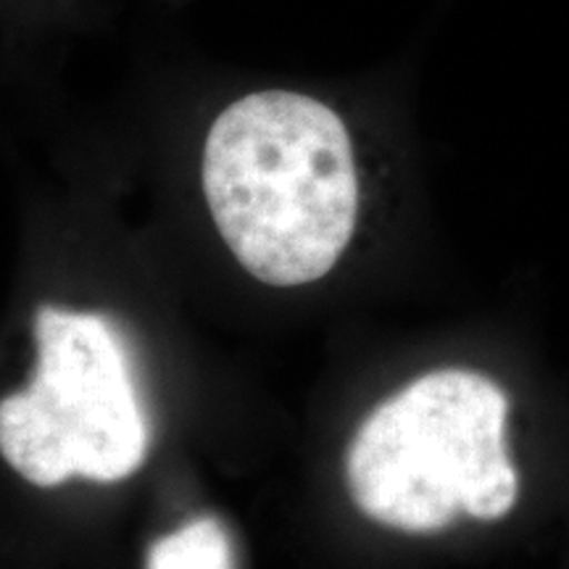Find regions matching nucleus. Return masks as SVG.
I'll return each mask as SVG.
<instances>
[{"label": "nucleus", "mask_w": 569, "mask_h": 569, "mask_svg": "<svg viewBox=\"0 0 569 569\" xmlns=\"http://www.w3.org/2000/svg\"><path fill=\"white\" fill-rule=\"evenodd\" d=\"M211 222L256 280L296 288L325 277L365 206V169L348 119L293 88L238 96L211 119L201 148Z\"/></svg>", "instance_id": "1"}, {"label": "nucleus", "mask_w": 569, "mask_h": 569, "mask_svg": "<svg viewBox=\"0 0 569 569\" xmlns=\"http://www.w3.org/2000/svg\"><path fill=\"white\" fill-rule=\"evenodd\" d=\"M507 417L509 398L488 375H422L359 427L348 493L375 522L407 532H438L459 515L503 519L519 498Z\"/></svg>", "instance_id": "2"}, {"label": "nucleus", "mask_w": 569, "mask_h": 569, "mask_svg": "<svg viewBox=\"0 0 569 569\" xmlns=\"http://www.w3.org/2000/svg\"><path fill=\"white\" fill-rule=\"evenodd\" d=\"M30 386L0 403V451L32 486L119 482L138 472L148 425L130 361L101 315L40 306Z\"/></svg>", "instance_id": "3"}, {"label": "nucleus", "mask_w": 569, "mask_h": 569, "mask_svg": "<svg viewBox=\"0 0 569 569\" xmlns=\"http://www.w3.org/2000/svg\"><path fill=\"white\" fill-rule=\"evenodd\" d=\"M148 569H232V546L219 519L201 517L156 540Z\"/></svg>", "instance_id": "4"}]
</instances>
